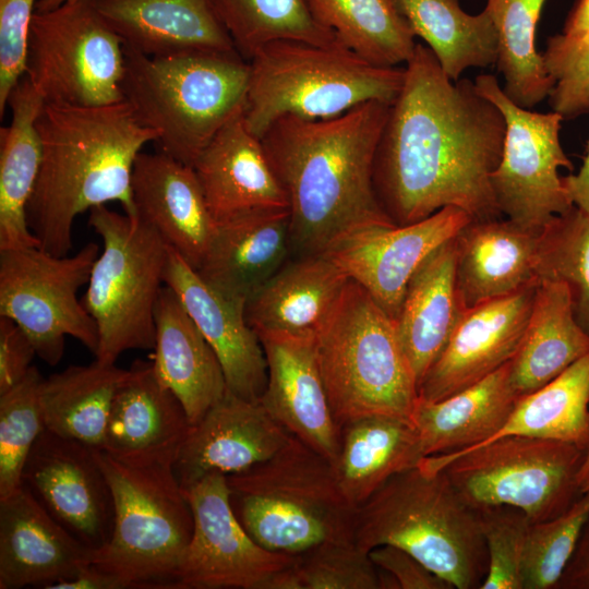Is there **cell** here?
I'll list each match as a JSON object with an SVG mask.
<instances>
[{
  "instance_id": "cell-1",
  "label": "cell",
  "mask_w": 589,
  "mask_h": 589,
  "mask_svg": "<svg viewBox=\"0 0 589 589\" xmlns=\"http://www.w3.org/2000/svg\"><path fill=\"white\" fill-rule=\"evenodd\" d=\"M506 124L468 79L452 81L417 43L374 160L377 199L396 225L455 206L473 221L501 218L491 184Z\"/></svg>"
},
{
  "instance_id": "cell-2",
  "label": "cell",
  "mask_w": 589,
  "mask_h": 589,
  "mask_svg": "<svg viewBox=\"0 0 589 589\" xmlns=\"http://www.w3.org/2000/svg\"><path fill=\"white\" fill-rule=\"evenodd\" d=\"M389 108L370 100L329 119L286 116L263 134L266 156L288 200L291 255L324 254L361 231L396 225L373 181Z\"/></svg>"
},
{
  "instance_id": "cell-3",
  "label": "cell",
  "mask_w": 589,
  "mask_h": 589,
  "mask_svg": "<svg viewBox=\"0 0 589 589\" xmlns=\"http://www.w3.org/2000/svg\"><path fill=\"white\" fill-rule=\"evenodd\" d=\"M41 145L27 224L38 247L57 256L72 249L76 217L119 202L136 217L132 175L143 147L157 134L124 100L98 107L45 103L36 122Z\"/></svg>"
},
{
  "instance_id": "cell-4",
  "label": "cell",
  "mask_w": 589,
  "mask_h": 589,
  "mask_svg": "<svg viewBox=\"0 0 589 589\" xmlns=\"http://www.w3.org/2000/svg\"><path fill=\"white\" fill-rule=\"evenodd\" d=\"M352 540L366 553L384 544L402 549L454 589H480L488 573L479 513L443 470L417 466L389 478L356 508Z\"/></svg>"
},
{
  "instance_id": "cell-5",
  "label": "cell",
  "mask_w": 589,
  "mask_h": 589,
  "mask_svg": "<svg viewBox=\"0 0 589 589\" xmlns=\"http://www.w3.org/2000/svg\"><path fill=\"white\" fill-rule=\"evenodd\" d=\"M122 93L161 153L192 166L244 108L249 61L237 51L151 57L124 46Z\"/></svg>"
},
{
  "instance_id": "cell-6",
  "label": "cell",
  "mask_w": 589,
  "mask_h": 589,
  "mask_svg": "<svg viewBox=\"0 0 589 589\" xmlns=\"http://www.w3.org/2000/svg\"><path fill=\"white\" fill-rule=\"evenodd\" d=\"M231 507L263 548L299 555L327 542L352 541V507L328 459L291 435L272 457L228 474Z\"/></svg>"
},
{
  "instance_id": "cell-7",
  "label": "cell",
  "mask_w": 589,
  "mask_h": 589,
  "mask_svg": "<svg viewBox=\"0 0 589 589\" xmlns=\"http://www.w3.org/2000/svg\"><path fill=\"white\" fill-rule=\"evenodd\" d=\"M404 76L405 68L374 65L342 45L276 40L249 61L244 121L261 139L286 116L323 120L370 100L392 105Z\"/></svg>"
},
{
  "instance_id": "cell-8",
  "label": "cell",
  "mask_w": 589,
  "mask_h": 589,
  "mask_svg": "<svg viewBox=\"0 0 589 589\" xmlns=\"http://www.w3.org/2000/svg\"><path fill=\"white\" fill-rule=\"evenodd\" d=\"M315 350L339 426L375 414L411 421L419 388L395 322L352 279L315 333Z\"/></svg>"
},
{
  "instance_id": "cell-9",
  "label": "cell",
  "mask_w": 589,
  "mask_h": 589,
  "mask_svg": "<svg viewBox=\"0 0 589 589\" xmlns=\"http://www.w3.org/2000/svg\"><path fill=\"white\" fill-rule=\"evenodd\" d=\"M111 486L113 528L93 565L121 589H175L193 532V514L172 466H134L96 448Z\"/></svg>"
},
{
  "instance_id": "cell-10",
  "label": "cell",
  "mask_w": 589,
  "mask_h": 589,
  "mask_svg": "<svg viewBox=\"0 0 589 589\" xmlns=\"http://www.w3.org/2000/svg\"><path fill=\"white\" fill-rule=\"evenodd\" d=\"M88 225L100 237L103 251L81 299L98 330L95 359L116 364L128 350L154 348L169 245L139 217L106 205L89 211Z\"/></svg>"
},
{
  "instance_id": "cell-11",
  "label": "cell",
  "mask_w": 589,
  "mask_h": 589,
  "mask_svg": "<svg viewBox=\"0 0 589 589\" xmlns=\"http://www.w3.org/2000/svg\"><path fill=\"white\" fill-rule=\"evenodd\" d=\"M587 453L566 442L506 435L469 450L424 457L418 467L443 470L474 509L512 506L537 524L563 514L581 494Z\"/></svg>"
},
{
  "instance_id": "cell-12",
  "label": "cell",
  "mask_w": 589,
  "mask_h": 589,
  "mask_svg": "<svg viewBox=\"0 0 589 589\" xmlns=\"http://www.w3.org/2000/svg\"><path fill=\"white\" fill-rule=\"evenodd\" d=\"M124 45L91 0L35 11L24 76L45 103L98 107L124 100Z\"/></svg>"
},
{
  "instance_id": "cell-13",
  "label": "cell",
  "mask_w": 589,
  "mask_h": 589,
  "mask_svg": "<svg viewBox=\"0 0 589 589\" xmlns=\"http://www.w3.org/2000/svg\"><path fill=\"white\" fill-rule=\"evenodd\" d=\"M99 253L95 242L63 256L39 247L0 251V316L14 321L49 365L61 361L67 336L97 352V326L77 293Z\"/></svg>"
},
{
  "instance_id": "cell-14",
  "label": "cell",
  "mask_w": 589,
  "mask_h": 589,
  "mask_svg": "<svg viewBox=\"0 0 589 589\" xmlns=\"http://www.w3.org/2000/svg\"><path fill=\"white\" fill-rule=\"evenodd\" d=\"M474 85L500 109L506 124L501 160L491 176L497 206L506 218L541 231L574 206L560 175L561 168L573 169L560 139L564 118L518 106L492 74L478 75Z\"/></svg>"
},
{
  "instance_id": "cell-15",
  "label": "cell",
  "mask_w": 589,
  "mask_h": 589,
  "mask_svg": "<svg viewBox=\"0 0 589 589\" xmlns=\"http://www.w3.org/2000/svg\"><path fill=\"white\" fill-rule=\"evenodd\" d=\"M193 532L176 575L175 589H266L294 556L272 552L245 531L231 504L227 476H205L183 490Z\"/></svg>"
},
{
  "instance_id": "cell-16",
  "label": "cell",
  "mask_w": 589,
  "mask_h": 589,
  "mask_svg": "<svg viewBox=\"0 0 589 589\" xmlns=\"http://www.w3.org/2000/svg\"><path fill=\"white\" fill-rule=\"evenodd\" d=\"M22 485L89 549L110 539L113 495L96 448L45 430L27 457Z\"/></svg>"
},
{
  "instance_id": "cell-17",
  "label": "cell",
  "mask_w": 589,
  "mask_h": 589,
  "mask_svg": "<svg viewBox=\"0 0 589 589\" xmlns=\"http://www.w3.org/2000/svg\"><path fill=\"white\" fill-rule=\"evenodd\" d=\"M471 220L464 209L447 206L412 224L361 231L324 254L395 320L417 268Z\"/></svg>"
},
{
  "instance_id": "cell-18",
  "label": "cell",
  "mask_w": 589,
  "mask_h": 589,
  "mask_svg": "<svg viewBox=\"0 0 589 589\" xmlns=\"http://www.w3.org/2000/svg\"><path fill=\"white\" fill-rule=\"evenodd\" d=\"M538 283L465 310L421 381L419 398H446L509 362L525 334Z\"/></svg>"
},
{
  "instance_id": "cell-19",
  "label": "cell",
  "mask_w": 589,
  "mask_h": 589,
  "mask_svg": "<svg viewBox=\"0 0 589 589\" xmlns=\"http://www.w3.org/2000/svg\"><path fill=\"white\" fill-rule=\"evenodd\" d=\"M267 382L260 400L267 412L330 464L340 446L316 359L315 334H262Z\"/></svg>"
},
{
  "instance_id": "cell-20",
  "label": "cell",
  "mask_w": 589,
  "mask_h": 589,
  "mask_svg": "<svg viewBox=\"0 0 589 589\" xmlns=\"http://www.w3.org/2000/svg\"><path fill=\"white\" fill-rule=\"evenodd\" d=\"M290 436L260 399H244L227 390L192 425L173 472L187 490L209 473L233 474L268 459Z\"/></svg>"
},
{
  "instance_id": "cell-21",
  "label": "cell",
  "mask_w": 589,
  "mask_h": 589,
  "mask_svg": "<svg viewBox=\"0 0 589 589\" xmlns=\"http://www.w3.org/2000/svg\"><path fill=\"white\" fill-rule=\"evenodd\" d=\"M165 284L215 351L228 392L259 400L267 382V364L262 344L247 321V302L212 287L170 247Z\"/></svg>"
},
{
  "instance_id": "cell-22",
  "label": "cell",
  "mask_w": 589,
  "mask_h": 589,
  "mask_svg": "<svg viewBox=\"0 0 589 589\" xmlns=\"http://www.w3.org/2000/svg\"><path fill=\"white\" fill-rule=\"evenodd\" d=\"M94 553L24 485L0 498V589H48L91 565Z\"/></svg>"
},
{
  "instance_id": "cell-23",
  "label": "cell",
  "mask_w": 589,
  "mask_h": 589,
  "mask_svg": "<svg viewBox=\"0 0 589 589\" xmlns=\"http://www.w3.org/2000/svg\"><path fill=\"white\" fill-rule=\"evenodd\" d=\"M129 370L112 400L101 450L129 465L173 466L193 424L152 362L136 360Z\"/></svg>"
},
{
  "instance_id": "cell-24",
  "label": "cell",
  "mask_w": 589,
  "mask_h": 589,
  "mask_svg": "<svg viewBox=\"0 0 589 589\" xmlns=\"http://www.w3.org/2000/svg\"><path fill=\"white\" fill-rule=\"evenodd\" d=\"M136 217L199 269L216 226L192 166L161 152H141L132 175Z\"/></svg>"
},
{
  "instance_id": "cell-25",
  "label": "cell",
  "mask_w": 589,
  "mask_h": 589,
  "mask_svg": "<svg viewBox=\"0 0 589 589\" xmlns=\"http://www.w3.org/2000/svg\"><path fill=\"white\" fill-rule=\"evenodd\" d=\"M243 109L192 165L215 223L254 211L289 208L261 139L245 124Z\"/></svg>"
},
{
  "instance_id": "cell-26",
  "label": "cell",
  "mask_w": 589,
  "mask_h": 589,
  "mask_svg": "<svg viewBox=\"0 0 589 589\" xmlns=\"http://www.w3.org/2000/svg\"><path fill=\"white\" fill-rule=\"evenodd\" d=\"M91 2L125 47L146 56L237 51L212 0Z\"/></svg>"
},
{
  "instance_id": "cell-27",
  "label": "cell",
  "mask_w": 589,
  "mask_h": 589,
  "mask_svg": "<svg viewBox=\"0 0 589 589\" xmlns=\"http://www.w3.org/2000/svg\"><path fill=\"white\" fill-rule=\"evenodd\" d=\"M289 254V208L254 211L216 223L196 271L221 293L247 302Z\"/></svg>"
},
{
  "instance_id": "cell-28",
  "label": "cell",
  "mask_w": 589,
  "mask_h": 589,
  "mask_svg": "<svg viewBox=\"0 0 589 589\" xmlns=\"http://www.w3.org/2000/svg\"><path fill=\"white\" fill-rule=\"evenodd\" d=\"M540 233L506 217L467 224L455 237V280L462 308L468 310L539 280Z\"/></svg>"
},
{
  "instance_id": "cell-29",
  "label": "cell",
  "mask_w": 589,
  "mask_h": 589,
  "mask_svg": "<svg viewBox=\"0 0 589 589\" xmlns=\"http://www.w3.org/2000/svg\"><path fill=\"white\" fill-rule=\"evenodd\" d=\"M350 278L326 254L293 256L245 303L249 325L262 334H315Z\"/></svg>"
},
{
  "instance_id": "cell-30",
  "label": "cell",
  "mask_w": 589,
  "mask_h": 589,
  "mask_svg": "<svg viewBox=\"0 0 589 589\" xmlns=\"http://www.w3.org/2000/svg\"><path fill=\"white\" fill-rule=\"evenodd\" d=\"M155 326L154 373L195 424L228 390L220 362L168 286L157 302Z\"/></svg>"
},
{
  "instance_id": "cell-31",
  "label": "cell",
  "mask_w": 589,
  "mask_h": 589,
  "mask_svg": "<svg viewBox=\"0 0 589 589\" xmlns=\"http://www.w3.org/2000/svg\"><path fill=\"white\" fill-rule=\"evenodd\" d=\"M520 396L510 380V361L478 383L446 398H418L411 421L424 457L478 447L504 426Z\"/></svg>"
},
{
  "instance_id": "cell-32",
  "label": "cell",
  "mask_w": 589,
  "mask_h": 589,
  "mask_svg": "<svg viewBox=\"0 0 589 589\" xmlns=\"http://www.w3.org/2000/svg\"><path fill=\"white\" fill-rule=\"evenodd\" d=\"M455 264L453 238L435 249L413 273L394 320L418 388L465 311L456 289Z\"/></svg>"
},
{
  "instance_id": "cell-33",
  "label": "cell",
  "mask_w": 589,
  "mask_h": 589,
  "mask_svg": "<svg viewBox=\"0 0 589 589\" xmlns=\"http://www.w3.org/2000/svg\"><path fill=\"white\" fill-rule=\"evenodd\" d=\"M422 458L411 421L375 414L340 426V446L332 466L342 495L357 508L389 478L417 467Z\"/></svg>"
},
{
  "instance_id": "cell-34",
  "label": "cell",
  "mask_w": 589,
  "mask_h": 589,
  "mask_svg": "<svg viewBox=\"0 0 589 589\" xmlns=\"http://www.w3.org/2000/svg\"><path fill=\"white\" fill-rule=\"evenodd\" d=\"M44 104L25 76L8 99L11 120L0 129V251L38 247L27 224V205L41 161L36 122Z\"/></svg>"
},
{
  "instance_id": "cell-35",
  "label": "cell",
  "mask_w": 589,
  "mask_h": 589,
  "mask_svg": "<svg viewBox=\"0 0 589 589\" xmlns=\"http://www.w3.org/2000/svg\"><path fill=\"white\" fill-rule=\"evenodd\" d=\"M589 353V336L576 322L569 290L560 280L540 279L521 342L510 360L519 396L543 387Z\"/></svg>"
},
{
  "instance_id": "cell-36",
  "label": "cell",
  "mask_w": 589,
  "mask_h": 589,
  "mask_svg": "<svg viewBox=\"0 0 589 589\" xmlns=\"http://www.w3.org/2000/svg\"><path fill=\"white\" fill-rule=\"evenodd\" d=\"M130 370L95 359L44 378L40 397L46 430L101 449L112 400Z\"/></svg>"
},
{
  "instance_id": "cell-37",
  "label": "cell",
  "mask_w": 589,
  "mask_h": 589,
  "mask_svg": "<svg viewBox=\"0 0 589 589\" xmlns=\"http://www.w3.org/2000/svg\"><path fill=\"white\" fill-rule=\"evenodd\" d=\"M413 35L422 38L452 81L468 68L495 64L498 34L490 12L469 14L458 0H395Z\"/></svg>"
},
{
  "instance_id": "cell-38",
  "label": "cell",
  "mask_w": 589,
  "mask_h": 589,
  "mask_svg": "<svg viewBox=\"0 0 589 589\" xmlns=\"http://www.w3.org/2000/svg\"><path fill=\"white\" fill-rule=\"evenodd\" d=\"M506 435L555 440L589 452V353L543 387L520 396L504 426L482 445Z\"/></svg>"
},
{
  "instance_id": "cell-39",
  "label": "cell",
  "mask_w": 589,
  "mask_h": 589,
  "mask_svg": "<svg viewBox=\"0 0 589 589\" xmlns=\"http://www.w3.org/2000/svg\"><path fill=\"white\" fill-rule=\"evenodd\" d=\"M320 21L341 45L378 67L407 63L416 36L395 0H311Z\"/></svg>"
},
{
  "instance_id": "cell-40",
  "label": "cell",
  "mask_w": 589,
  "mask_h": 589,
  "mask_svg": "<svg viewBox=\"0 0 589 589\" xmlns=\"http://www.w3.org/2000/svg\"><path fill=\"white\" fill-rule=\"evenodd\" d=\"M212 3L236 50L247 61L276 40L341 45L316 16L311 0H212Z\"/></svg>"
},
{
  "instance_id": "cell-41",
  "label": "cell",
  "mask_w": 589,
  "mask_h": 589,
  "mask_svg": "<svg viewBox=\"0 0 589 589\" xmlns=\"http://www.w3.org/2000/svg\"><path fill=\"white\" fill-rule=\"evenodd\" d=\"M546 0H486L498 34L496 65L502 72L504 93L527 109L549 97L554 80L548 74L534 34Z\"/></svg>"
},
{
  "instance_id": "cell-42",
  "label": "cell",
  "mask_w": 589,
  "mask_h": 589,
  "mask_svg": "<svg viewBox=\"0 0 589 589\" xmlns=\"http://www.w3.org/2000/svg\"><path fill=\"white\" fill-rule=\"evenodd\" d=\"M536 276L567 286L575 320L589 336V213L573 206L541 230Z\"/></svg>"
},
{
  "instance_id": "cell-43",
  "label": "cell",
  "mask_w": 589,
  "mask_h": 589,
  "mask_svg": "<svg viewBox=\"0 0 589 589\" xmlns=\"http://www.w3.org/2000/svg\"><path fill=\"white\" fill-rule=\"evenodd\" d=\"M43 380L33 365L15 386L0 395V498L21 488L27 457L46 430Z\"/></svg>"
},
{
  "instance_id": "cell-44",
  "label": "cell",
  "mask_w": 589,
  "mask_h": 589,
  "mask_svg": "<svg viewBox=\"0 0 589 589\" xmlns=\"http://www.w3.org/2000/svg\"><path fill=\"white\" fill-rule=\"evenodd\" d=\"M266 589H381L380 570L352 541L327 542L294 556Z\"/></svg>"
},
{
  "instance_id": "cell-45",
  "label": "cell",
  "mask_w": 589,
  "mask_h": 589,
  "mask_svg": "<svg viewBox=\"0 0 589 589\" xmlns=\"http://www.w3.org/2000/svg\"><path fill=\"white\" fill-rule=\"evenodd\" d=\"M589 518V491L561 515L531 524L528 531L524 568V589L555 588Z\"/></svg>"
},
{
  "instance_id": "cell-46",
  "label": "cell",
  "mask_w": 589,
  "mask_h": 589,
  "mask_svg": "<svg viewBox=\"0 0 589 589\" xmlns=\"http://www.w3.org/2000/svg\"><path fill=\"white\" fill-rule=\"evenodd\" d=\"M489 565L480 589H524L522 568L531 521L512 506L477 509Z\"/></svg>"
},
{
  "instance_id": "cell-47",
  "label": "cell",
  "mask_w": 589,
  "mask_h": 589,
  "mask_svg": "<svg viewBox=\"0 0 589 589\" xmlns=\"http://www.w3.org/2000/svg\"><path fill=\"white\" fill-rule=\"evenodd\" d=\"M542 59L554 80L549 95L553 111L564 119L589 112V35L574 38L560 33L549 37Z\"/></svg>"
},
{
  "instance_id": "cell-48",
  "label": "cell",
  "mask_w": 589,
  "mask_h": 589,
  "mask_svg": "<svg viewBox=\"0 0 589 589\" xmlns=\"http://www.w3.org/2000/svg\"><path fill=\"white\" fill-rule=\"evenodd\" d=\"M36 0H0V117L26 70L29 28Z\"/></svg>"
},
{
  "instance_id": "cell-49",
  "label": "cell",
  "mask_w": 589,
  "mask_h": 589,
  "mask_svg": "<svg viewBox=\"0 0 589 589\" xmlns=\"http://www.w3.org/2000/svg\"><path fill=\"white\" fill-rule=\"evenodd\" d=\"M369 556L378 569L393 576L399 589H454L414 556L397 546H376L369 552Z\"/></svg>"
},
{
  "instance_id": "cell-50",
  "label": "cell",
  "mask_w": 589,
  "mask_h": 589,
  "mask_svg": "<svg viewBox=\"0 0 589 589\" xmlns=\"http://www.w3.org/2000/svg\"><path fill=\"white\" fill-rule=\"evenodd\" d=\"M35 356L27 334L11 318L0 316V395L27 374Z\"/></svg>"
},
{
  "instance_id": "cell-51",
  "label": "cell",
  "mask_w": 589,
  "mask_h": 589,
  "mask_svg": "<svg viewBox=\"0 0 589 589\" xmlns=\"http://www.w3.org/2000/svg\"><path fill=\"white\" fill-rule=\"evenodd\" d=\"M555 588L589 589V518Z\"/></svg>"
},
{
  "instance_id": "cell-52",
  "label": "cell",
  "mask_w": 589,
  "mask_h": 589,
  "mask_svg": "<svg viewBox=\"0 0 589 589\" xmlns=\"http://www.w3.org/2000/svg\"><path fill=\"white\" fill-rule=\"evenodd\" d=\"M48 589H121V586L113 577L91 564L75 577L56 582Z\"/></svg>"
},
{
  "instance_id": "cell-53",
  "label": "cell",
  "mask_w": 589,
  "mask_h": 589,
  "mask_svg": "<svg viewBox=\"0 0 589 589\" xmlns=\"http://www.w3.org/2000/svg\"><path fill=\"white\" fill-rule=\"evenodd\" d=\"M574 206L589 213V141L582 165L576 173L564 177Z\"/></svg>"
},
{
  "instance_id": "cell-54",
  "label": "cell",
  "mask_w": 589,
  "mask_h": 589,
  "mask_svg": "<svg viewBox=\"0 0 589 589\" xmlns=\"http://www.w3.org/2000/svg\"><path fill=\"white\" fill-rule=\"evenodd\" d=\"M562 34L574 38L589 35V0H578L566 19Z\"/></svg>"
},
{
  "instance_id": "cell-55",
  "label": "cell",
  "mask_w": 589,
  "mask_h": 589,
  "mask_svg": "<svg viewBox=\"0 0 589 589\" xmlns=\"http://www.w3.org/2000/svg\"><path fill=\"white\" fill-rule=\"evenodd\" d=\"M80 0H37L35 11L44 12L56 9L62 4L75 2Z\"/></svg>"
},
{
  "instance_id": "cell-56",
  "label": "cell",
  "mask_w": 589,
  "mask_h": 589,
  "mask_svg": "<svg viewBox=\"0 0 589 589\" xmlns=\"http://www.w3.org/2000/svg\"><path fill=\"white\" fill-rule=\"evenodd\" d=\"M588 474H589V452L587 453L585 462L582 465V468H581V471H580V474H579L580 485H581L582 481L587 478Z\"/></svg>"
},
{
  "instance_id": "cell-57",
  "label": "cell",
  "mask_w": 589,
  "mask_h": 589,
  "mask_svg": "<svg viewBox=\"0 0 589 589\" xmlns=\"http://www.w3.org/2000/svg\"><path fill=\"white\" fill-rule=\"evenodd\" d=\"M587 491H589V474L587 476V478L582 481L580 485L581 493L587 492Z\"/></svg>"
}]
</instances>
